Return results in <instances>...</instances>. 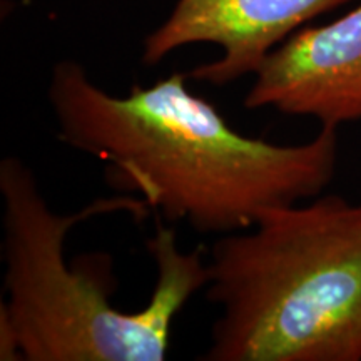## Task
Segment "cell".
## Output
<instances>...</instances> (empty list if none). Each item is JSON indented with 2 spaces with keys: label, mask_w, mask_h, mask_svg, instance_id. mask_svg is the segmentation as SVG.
<instances>
[{
  "label": "cell",
  "mask_w": 361,
  "mask_h": 361,
  "mask_svg": "<svg viewBox=\"0 0 361 361\" xmlns=\"http://www.w3.org/2000/svg\"><path fill=\"white\" fill-rule=\"evenodd\" d=\"M188 80L174 72L112 96L79 62H57L47 99L59 139L104 162L109 186L201 234L245 231L261 211L318 197L331 183L336 128L295 146L243 135Z\"/></svg>",
  "instance_id": "6da1fadb"
},
{
  "label": "cell",
  "mask_w": 361,
  "mask_h": 361,
  "mask_svg": "<svg viewBox=\"0 0 361 361\" xmlns=\"http://www.w3.org/2000/svg\"><path fill=\"white\" fill-rule=\"evenodd\" d=\"M4 291L0 326L12 331L25 361H162L169 353L174 318L209 273L204 250H179L173 228L157 223L146 247L156 283L142 310L114 308L112 259L85 256L69 268L66 239L74 226L114 213L144 219L146 201L117 194L92 201L74 214L49 206L34 171L20 157L0 161Z\"/></svg>",
  "instance_id": "7a4b0ae2"
},
{
  "label": "cell",
  "mask_w": 361,
  "mask_h": 361,
  "mask_svg": "<svg viewBox=\"0 0 361 361\" xmlns=\"http://www.w3.org/2000/svg\"><path fill=\"white\" fill-rule=\"evenodd\" d=\"M207 273L219 318L201 360H361V202L261 211L214 243Z\"/></svg>",
  "instance_id": "3957f363"
},
{
  "label": "cell",
  "mask_w": 361,
  "mask_h": 361,
  "mask_svg": "<svg viewBox=\"0 0 361 361\" xmlns=\"http://www.w3.org/2000/svg\"><path fill=\"white\" fill-rule=\"evenodd\" d=\"M348 0H178L171 16L144 39L142 62L157 66L176 49L214 44L223 56L188 72L216 87L256 74L306 22Z\"/></svg>",
  "instance_id": "277c9868"
},
{
  "label": "cell",
  "mask_w": 361,
  "mask_h": 361,
  "mask_svg": "<svg viewBox=\"0 0 361 361\" xmlns=\"http://www.w3.org/2000/svg\"><path fill=\"white\" fill-rule=\"evenodd\" d=\"M255 75L246 109L271 107L326 128L361 121V4L331 24L298 30Z\"/></svg>",
  "instance_id": "5b68a950"
}]
</instances>
